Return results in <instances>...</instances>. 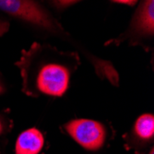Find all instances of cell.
<instances>
[{"label":"cell","instance_id":"6da1fadb","mask_svg":"<svg viewBox=\"0 0 154 154\" xmlns=\"http://www.w3.org/2000/svg\"><path fill=\"white\" fill-rule=\"evenodd\" d=\"M80 64V55L76 51H62L37 42L22 50L15 63L21 77V91L32 98L62 97Z\"/></svg>","mask_w":154,"mask_h":154},{"label":"cell","instance_id":"7a4b0ae2","mask_svg":"<svg viewBox=\"0 0 154 154\" xmlns=\"http://www.w3.org/2000/svg\"><path fill=\"white\" fill-rule=\"evenodd\" d=\"M0 11L39 33L57 37L70 45L92 66L98 78L107 80L113 86H119V73L113 62L100 57L88 46L76 40L44 4L34 0H0Z\"/></svg>","mask_w":154,"mask_h":154},{"label":"cell","instance_id":"3957f363","mask_svg":"<svg viewBox=\"0 0 154 154\" xmlns=\"http://www.w3.org/2000/svg\"><path fill=\"white\" fill-rule=\"evenodd\" d=\"M154 40V1L143 0L137 3L127 30L117 37L108 40L105 46H118L128 43L129 46H139L146 52L153 50Z\"/></svg>","mask_w":154,"mask_h":154},{"label":"cell","instance_id":"277c9868","mask_svg":"<svg viewBox=\"0 0 154 154\" xmlns=\"http://www.w3.org/2000/svg\"><path fill=\"white\" fill-rule=\"evenodd\" d=\"M64 129L83 149L89 151L100 150L107 140L106 125L92 119H73L64 125Z\"/></svg>","mask_w":154,"mask_h":154},{"label":"cell","instance_id":"5b68a950","mask_svg":"<svg viewBox=\"0 0 154 154\" xmlns=\"http://www.w3.org/2000/svg\"><path fill=\"white\" fill-rule=\"evenodd\" d=\"M125 138L134 150L143 153L154 139V116L149 113L139 116Z\"/></svg>","mask_w":154,"mask_h":154},{"label":"cell","instance_id":"8992f818","mask_svg":"<svg viewBox=\"0 0 154 154\" xmlns=\"http://www.w3.org/2000/svg\"><path fill=\"white\" fill-rule=\"evenodd\" d=\"M45 146V137L39 129L29 128L17 138L15 154H39Z\"/></svg>","mask_w":154,"mask_h":154},{"label":"cell","instance_id":"52a82bcc","mask_svg":"<svg viewBox=\"0 0 154 154\" xmlns=\"http://www.w3.org/2000/svg\"><path fill=\"white\" fill-rule=\"evenodd\" d=\"M45 3L54 12H57V14H62L69 8L79 3V1H75V0H51V1H46Z\"/></svg>","mask_w":154,"mask_h":154},{"label":"cell","instance_id":"ba28073f","mask_svg":"<svg viewBox=\"0 0 154 154\" xmlns=\"http://www.w3.org/2000/svg\"><path fill=\"white\" fill-rule=\"evenodd\" d=\"M10 28V22L9 20L0 15V37H2L3 35H5Z\"/></svg>","mask_w":154,"mask_h":154},{"label":"cell","instance_id":"9c48e42d","mask_svg":"<svg viewBox=\"0 0 154 154\" xmlns=\"http://www.w3.org/2000/svg\"><path fill=\"white\" fill-rule=\"evenodd\" d=\"M8 91V85H7V82L6 79L2 74V72L0 71V96L4 95L6 92Z\"/></svg>","mask_w":154,"mask_h":154},{"label":"cell","instance_id":"30bf717a","mask_svg":"<svg viewBox=\"0 0 154 154\" xmlns=\"http://www.w3.org/2000/svg\"><path fill=\"white\" fill-rule=\"evenodd\" d=\"M112 3L118 4V5H125L128 7H135L138 2L133 1V0H114V1H112Z\"/></svg>","mask_w":154,"mask_h":154},{"label":"cell","instance_id":"8fae6325","mask_svg":"<svg viewBox=\"0 0 154 154\" xmlns=\"http://www.w3.org/2000/svg\"><path fill=\"white\" fill-rule=\"evenodd\" d=\"M7 129V122L5 121V118H3L0 115V136H1L5 130Z\"/></svg>","mask_w":154,"mask_h":154},{"label":"cell","instance_id":"7c38bea8","mask_svg":"<svg viewBox=\"0 0 154 154\" xmlns=\"http://www.w3.org/2000/svg\"><path fill=\"white\" fill-rule=\"evenodd\" d=\"M149 154H154V149H153V147H151V149H149Z\"/></svg>","mask_w":154,"mask_h":154}]
</instances>
